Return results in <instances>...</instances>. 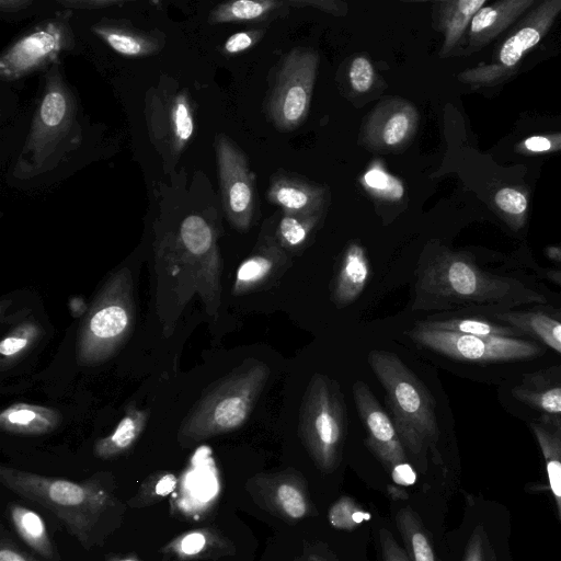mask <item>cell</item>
<instances>
[{
	"label": "cell",
	"instance_id": "1",
	"mask_svg": "<svg viewBox=\"0 0 561 561\" xmlns=\"http://www.w3.org/2000/svg\"><path fill=\"white\" fill-rule=\"evenodd\" d=\"M412 310H447L480 307L508 311L546 298L519 280L480 270L471 259L442 250L421 257L416 268Z\"/></svg>",
	"mask_w": 561,
	"mask_h": 561
},
{
	"label": "cell",
	"instance_id": "2",
	"mask_svg": "<svg viewBox=\"0 0 561 561\" xmlns=\"http://www.w3.org/2000/svg\"><path fill=\"white\" fill-rule=\"evenodd\" d=\"M215 225L202 214L183 218L156 247V262L175 278L176 318L190 298L198 293L206 311L216 318L221 296V257Z\"/></svg>",
	"mask_w": 561,
	"mask_h": 561
},
{
	"label": "cell",
	"instance_id": "3",
	"mask_svg": "<svg viewBox=\"0 0 561 561\" xmlns=\"http://www.w3.org/2000/svg\"><path fill=\"white\" fill-rule=\"evenodd\" d=\"M0 482L54 514L85 550L95 545L98 527L118 505L108 484L96 476L77 482L1 466Z\"/></svg>",
	"mask_w": 561,
	"mask_h": 561
},
{
	"label": "cell",
	"instance_id": "4",
	"mask_svg": "<svg viewBox=\"0 0 561 561\" xmlns=\"http://www.w3.org/2000/svg\"><path fill=\"white\" fill-rule=\"evenodd\" d=\"M82 142L76 95L66 81L61 64L50 66L37 101L31 127L13 169L27 180L55 169Z\"/></svg>",
	"mask_w": 561,
	"mask_h": 561
},
{
	"label": "cell",
	"instance_id": "5",
	"mask_svg": "<svg viewBox=\"0 0 561 561\" xmlns=\"http://www.w3.org/2000/svg\"><path fill=\"white\" fill-rule=\"evenodd\" d=\"M367 362L385 389L386 402L404 448L424 472L427 454H437L439 437L430 390L393 352L371 350Z\"/></svg>",
	"mask_w": 561,
	"mask_h": 561
},
{
	"label": "cell",
	"instance_id": "6",
	"mask_svg": "<svg viewBox=\"0 0 561 561\" xmlns=\"http://www.w3.org/2000/svg\"><path fill=\"white\" fill-rule=\"evenodd\" d=\"M270 375L265 362L244 359L195 404L179 430L180 444L188 447L240 428L252 413Z\"/></svg>",
	"mask_w": 561,
	"mask_h": 561
},
{
	"label": "cell",
	"instance_id": "7",
	"mask_svg": "<svg viewBox=\"0 0 561 561\" xmlns=\"http://www.w3.org/2000/svg\"><path fill=\"white\" fill-rule=\"evenodd\" d=\"M135 311L131 274L124 267L105 280L89 307L78 331V363L96 366L113 357L133 332Z\"/></svg>",
	"mask_w": 561,
	"mask_h": 561
},
{
	"label": "cell",
	"instance_id": "8",
	"mask_svg": "<svg viewBox=\"0 0 561 561\" xmlns=\"http://www.w3.org/2000/svg\"><path fill=\"white\" fill-rule=\"evenodd\" d=\"M298 435L317 468L334 471L341 463L347 435V412L336 380L316 373L302 396Z\"/></svg>",
	"mask_w": 561,
	"mask_h": 561
},
{
	"label": "cell",
	"instance_id": "9",
	"mask_svg": "<svg viewBox=\"0 0 561 561\" xmlns=\"http://www.w3.org/2000/svg\"><path fill=\"white\" fill-rule=\"evenodd\" d=\"M72 15V10H58L10 43L0 56V78L16 81L60 62L76 44Z\"/></svg>",
	"mask_w": 561,
	"mask_h": 561
},
{
	"label": "cell",
	"instance_id": "10",
	"mask_svg": "<svg viewBox=\"0 0 561 561\" xmlns=\"http://www.w3.org/2000/svg\"><path fill=\"white\" fill-rule=\"evenodd\" d=\"M415 343L447 357L466 362L525 359L540 353L539 345L514 336H479L437 330L415 323L409 332Z\"/></svg>",
	"mask_w": 561,
	"mask_h": 561
},
{
	"label": "cell",
	"instance_id": "11",
	"mask_svg": "<svg viewBox=\"0 0 561 561\" xmlns=\"http://www.w3.org/2000/svg\"><path fill=\"white\" fill-rule=\"evenodd\" d=\"M318 65L310 48H295L285 57L270 100V115L280 130H293L306 119Z\"/></svg>",
	"mask_w": 561,
	"mask_h": 561
},
{
	"label": "cell",
	"instance_id": "12",
	"mask_svg": "<svg viewBox=\"0 0 561 561\" xmlns=\"http://www.w3.org/2000/svg\"><path fill=\"white\" fill-rule=\"evenodd\" d=\"M215 152L222 207L238 231L250 229L255 211V176L247 156L225 134L215 138Z\"/></svg>",
	"mask_w": 561,
	"mask_h": 561
},
{
	"label": "cell",
	"instance_id": "13",
	"mask_svg": "<svg viewBox=\"0 0 561 561\" xmlns=\"http://www.w3.org/2000/svg\"><path fill=\"white\" fill-rule=\"evenodd\" d=\"M245 489L256 505L285 522H299L316 513L305 477L293 468L257 473L247 480Z\"/></svg>",
	"mask_w": 561,
	"mask_h": 561
},
{
	"label": "cell",
	"instance_id": "14",
	"mask_svg": "<svg viewBox=\"0 0 561 561\" xmlns=\"http://www.w3.org/2000/svg\"><path fill=\"white\" fill-rule=\"evenodd\" d=\"M146 119L151 141L173 157L186 148L195 133L194 105L186 90L148 98Z\"/></svg>",
	"mask_w": 561,
	"mask_h": 561
},
{
	"label": "cell",
	"instance_id": "15",
	"mask_svg": "<svg viewBox=\"0 0 561 561\" xmlns=\"http://www.w3.org/2000/svg\"><path fill=\"white\" fill-rule=\"evenodd\" d=\"M352 391L359 417L368 434L365 444L370 451L390 471L407 463L405 448L393 421L381 408L368 385L363 380H356Z\"/></svg>",
	"mask_w": 561,
	"mask_h": 561
},
{
	"label": "cell",
	"instance_id": "16",
	"mask_svg": "<svg viewBox=\"0 0 561 561\" xmlns=\"http://www.w3.org/2000/svg\"><path fill=\"white\" fill-rule=\"evenodd\" d=\"M419 126V112L411 102L389 99L379 103L368 116L363 140L379 152H398L411 141Z\"/></svg>",
	"mask_w": 561,
	"mask_h": 561
},
{
	"label": "cell",
	"instance_id": "17",
	"mask_svg": "<svg viewBox=\"0 0 561 561\" xmlns=\"http://www.w3.org/2000/svg\"><path fill=\"white\" fill-rule=\"evenodd\" d=\"M291 265V254L277 242L275 236L262 233L251 254L236 272L234 296H243L275 284Z\"/></svg>",
	"mask_w": 561,
	"mask_h": 561
},
{
	"label": "cell",
	"instance_id": "18",
	"mask_svg": "<svg viewBox=\"0 0 561 561\" xmlns=\"http://www.w3.org/2000/svg\"><path fill=\"white\" fill-rule=\"evenodd\" d=\"M164 561L218 560L236 553L233 542L214 527H202L184 531L161 549Z\"/></svg>",
	"mask_w": 561,
	"mask_h": 561
},
{
	"label": "cell",
	"instance_id": "19",
	"mask_svg": "<svg viewBox=\"0 0 561 561\" xmlns=\"http://www.w3.org/2000/svg\"><path fill=\"white\" fill-rule=\"evenodd\" d=\"M91 31L117 54L125 57H147L158 54L164 46V34L141 31L126 21L101 20Z\"/></svg>",
	"mask_w": 561,
	"mask_h": 561
},
{
	"label": "cell",
	"instance_id": "20",
	"mask_svg": "<svg viewBox=\"0 0 561 561\" xmlns=\"http://www.w3.org/2000/svg\"><path fill=\"white\" fill-rule=\"evenodd\" d=\"M270 203L283 213L313 216L322 215L327 192L322 186L289 175H275L266 191Z\"/></svg>",
	"mask_w": 561,
	"mask_h": 561
},
{
	"label": "cell",
	"instance_id": "21",
	"mask_svg": "<svg viewBox=\"0 0 561 561\" xmlns=\"http://www.w3.org/2000/svg\"><path fill=\"white\" fill-rule=\"evenodd\" d=\"M371 274L366 249L357 241L345 248L331 284V301L336 308L353 304L364 291Z\"/></svg>",
	"mask_w": 561,
	"mask_h": 561
},
{
	"label": "cell",
	"instance_id": "22",
	"mask_svg": "<svg viewBox=\"0 0 561 561\" xmlns=\"http://www.w3.org/2000/svg\"><path fill=\"white\" fill-rule=\"evenodd\" d=\"M530 428L542 453L549 486L561 519V416L546 413L531 422Z\"/></svg>",
	"mask_w": 561,
	"mask_h": 561
},
{
	"label": "cell",
	"instance_id": "23",
	"mask_svg": "<svg viewBox=\"0 0 561 561\" xmlns=\"http://www.w3.org/2000/svg\"><path fill=\"white\" fill-rule=\"evenodd\" d=\"M61 420V414L55 409L20 402L0 413V427L11 434L36 436L53 432Z\"/></svg>",
	"mask_w": 561,
	"mask_h": 561
},
{
	"label": "cell",
	"instance_id": "24",
	"mask_svg": "<svg viewBox=\"0 0 561 561\" xmlns=\"http://www.w3.org/2000/svg\"><path fill=\"white\" fill-rule=\"evenodd\" d=\"M288 0H236L217 4L208 14V23L263 22L285 14Z\"/></svg>",
	"mask_w": 561,
	"mask_h": 561
},
{
	"label": "cell",
	"instance_id": "25",
	"mask_svg": "<svg viewBox=\"0 0 561 561\" xmlns=\"http://www.w3.org/2000/svg\"><path fill=\"white\" fill-rule=\"evenodd\" d=\"M148 419L147 410L128 407L115 430L94 443L93 455L100 459H112L126 453L142 434Z\"/></svg>",
	"mask_w": 561,
	"mask_h": 561
},
{
	"label": "cell",
	"instance_id": "26",
	"mask_svg": "<svg viewBox=\"0 0 561 561\" xmlns=\"http://www.w3.org/2000/svg\"><path fill=\"white\" fill-rule=\"evenodd\" d=\"M7 513L14 530L28 547L48 560L55 559V549L46 524L35 511L18 503H10Z\"/></svg>",
	"mask_w": 561,
	"mask_h": 561
},
{
	"label": "cell",
	"instance_id": "27",
	"mask_svg": "<svg viewBox=\"0 0 561 561\" xmlns=\"http://www.w3.org/2000/svg\"><path fill=\"white\" fill-rule=\"evenodd\" d=\"M394 522L410 561H439L427 530L411 506L400 508Z\"/></svg>",
	"mask_w": 561,
	"mask_h": 561
},
{
	"label": "cell",
	"instance_id": "28",
	"mask_svg": "<svg viewBox=\"0 0 561 561\" xmlns=\"http://www.w3.org/2000/svg\"><path fill=\"white\" fill-rule=\"evenodd\" d=\"M495 319L507 322L520 332L539 337L561 353V321L543 312L499 311Z\"/></svg>",
	"mask_w": 561,
	"mask_h": 561
},
{
	"label": "cell",
	"instance_id": "29",
	"mask_svg": "<svg viewBox=\"0 0 561 561\" xmlns=\"http://www.w3.org/2000/svg\"><path fill=\"white\" fill-rule=\"evenodd\" d=\"M531 3V1H513L481 8L470 22L471 42L485 43L486 39L502 31L516 14Z\"/></svg>",
	"mask_w": 561,
	"mask_h": 561
},
{
	"label": "cell",
	"instance_id": "30",
	"mask_svg": "<svg viewBox=\"0 0 561 561\" xmlns=\"http://www.w3.org/2000/svg\"><path fill=\"white\" fill-rule=\"evenodd\" d=\"M485 0H458L443 2L440 25L445 35L442 53H448L459 41L474 14L483 8Z\"/></svg>",
	"mask_w": 561,
	"mask_h": 561
},
{
	"label": "cell",
	"instance_id": "31",
	"mask_svg": "<svg viewBox=\"0 0 561 561\" xmlns=\"http://www.w3.org/2000/svg\"><path fill=\"white\" fill-rule=\"evenodd\" d=\"M364 191L373 198L385 203H399L405 196L403 182L391 174L380 160L369 163L359 178Z\"/></svg>",
	"mask_w": 561,
	"mask_h": 561
},
{
	"label": "cell",
	"instance_id": "32",
	"mask_svg": "<svg viewBox=\"0 0 561 561\" xmlns=\"http://www.w3.org/2000/svg\"><path fill=\"white\" fill-rule=\"evenodd\" d=\"M321 216H301L283 213L274 234L277 242L291 255L302 251L310 242Z\"/></svg>",
	"mask_w": 561,
	"mask_h": 561
},
{
	"label": "cell",
	"instance_id": "33",
	"mask_svg": "<svg viewBox=\"0 0 561 561\" xmlns=\"http://www.w3.org/2000/svg\"><path fill=\"white\" fill-rule=\"evenodd\" d=\"M419 324L437 330H447L465 334L488 336H514L522 332L512 325H499L491 321L478 318H448L419 321Z\"/></svg>",
	"mask_w": 561,
	"mask_h": 561
},
{
	"label": "cell",
	"instance_id": "34",
	"mask_svg": "<svg viewBox=\"0 0 561 561\" xmlns=\"http://www.w3.org/2000/svg\"><path fill=\"white\" fill-rule=\"evenodd\" d=\"M178 477L170 471H156L149 474L134 496L127 501L133 508H145L168 497L178 485Z\"/></svg>",
	"mask_w": 561,
	"mask_h": 561
},
{
	"label": "cell",
	"instance_id": "35",
	"mask_svg": "<svg viewBox=\"0 0 561 561\" xmlns=\"http://www.w3.org/2000/svg\"><path fill=\"white\" fill-rule=\"evenodd\" d=\"M42 335V328L35 321H24L10 331L0 342L1 369L15 362Z\"/></svg>",
	"mask_w": 561,
	"mask_h": 561
},
{
	"label": "cell",
	"instance_id": "36",
	"mask_svg": "<svg viewBox=\"0 0 561 561\" xmlns=\"http://www.w3.org/2000/svg\"><path fill=\"white\" fill-rule=\"evenodd\" d=\"M543 27L527 25L517 31L513 36L505 41L500 50L501 64L506 67L516 65L524 53L538 44Z\"/></svg>",
	"mask_w": 561,
	"mask_h": 561
},
{
	"label": "cell",
	"instance_id": "37",
	"mask_svg": "<svg viewBox=\"0 0 561 561\" xmlns=\"http://www.w3.org/2000/svg\"><path fill=\"white\" fill-rule=\"evenodd\" d=\"M367 518H369V514L364 512L350 496L340 497L328 512L330 525L341 530H352Z\"/></svg>",
	"mask_w": 561,
	"mask_h": 561
},
{
	"label": "cell",
	"instance_id": "38",
	"mask_svg": "<svg viewBox=\"0 0 561 561\" xmlns=\"http://www.w3.org/2000/svg\"><path fill=\"white\" fill-rule=\"evenodd\" d=\"M348 83L356 94L369 92L376 81V71L371 61L364 55L355 56L348 66Z\"/></svg>",
	"mask_w": 561,
	"mask_h": 561
},
{
	"label": "cell",
	"instance_id": "39",
	"mask_svg": "<svg viewBox=\"0 0 561 561\" xmlns=\"http://www.w3.org/2000/svg\"><path fill=\"white\" fill-rule=\"evenodd\" d=\"M515 396L548 414L561 416V387H552L539 391L519 388L515 390Z\"/></svg>",
	"mask_w": 561,
	"mask_h": 561
},
{
	"label": "cell",
	"instance_id": "40",
	"mask_svg": "<svg viewBox=\"0 0 561 561\" xmlns=\"http://www.w3.org/2000/svg\"><path fill=\"white\" fill-rule=\"evenodd\" d=\"M461 561H495L494 552L482 527L471 534Z\"/></svg>",
	"mask_w": 561,
	"mask_h": 561
},
{
	"label": "cell",
	"instance_id": "41",
	"mask_svg": "<svg viewBox=\"0 0 561 561\" xmlns=\"http://www.w3.org/2000/svg\"><path fill=\"white\" fill-rule=\"evenodd\" d=\"M263 30H248L231 34L222 45V54L233 56L252 48L263 37Z\"/></svg>",
	"mask_w": 561,
	"mask_h": 561
},
{
	"label": "cell",
	"instance_id": "42",
	"mask_svg": "<svg viewBox=\"0 0 561 561\" xmlns=\"http://www.w3.org/2000/svg\"><path fill=\"white\" fill-rule=\"evenodd\" d=\"M497 207L512 215H520L527 208V199L523 193L514 188L504 187L495 194Z\"/></svg>",
	"mask_w": 561,
	"mask_h": 561
},
{
	"label": "cell",
	"instance_id": "43",
	"mask_svg": "<svg viewBox=\"0 0 561 561\" xmlns=\"http://www.w3.org/2000/svg\"><path fill=\"white\" fill-rule=\"evenodd\" d=\"M378 534L382 561H410L404 549L388 529L380 528Z\"/></svg>",
	"mask_w": 561,
	"mask_h": 561
},
{
	"label": "cell",
	"instance_id": "44",
	"mask_svg": "<svg viewBox=\"0 0 561 561\" xmlns=\"http://www.w3.org/2000/svg\"><path fill=\"white\" fill-rule=\"evenodd\" d=\"M289 7H313L323 12L333 14V15H345L347 12V4L342 1L334 0H288Z\"/></svg>",
	"mask_w": 561,
	"mask_h": 561
},
{
	"label": "cell",
	"instance_id": "45",
	"mask_svg": "<svg viewBox=\"0 0 561 561\" xmlns=\"http://www.w3.org/2000/svg\"><path fill=\"white\" fill-rule=\"evenodd\" d=\"M58 3L66 10H101L123 5L122 0H59Z\"/></svg>",
	"mask_w": 561,
	"mask_h": 561
},
{
	"label": "cell",
	"instance_id": "46",
	"mask_svg": "<svg viewBox=\"0 0 561 561\" xmlns=\"http://www.w3.org/2000/svg\"><path fill=\"white\" fill-rule=\"evenodd\" d=\"M0 561H39L20 549L10 538L5 535L1 536L0 540Z\"/></svg>",
	"mask_w": 561,
	"mask_h": 561
},
{
	"label": "cell",
	"instance_id": "47",
	"mask_svg": "<svg viewBox=\"0 0 561 561\" xmlns=\"http://www.w3.org/2000/svg\"><path fill=\"white\" fill-rule=\"evenodd\" d=\"M391 477L396 483L404 485L412 484L416 479L415 472L409 462L396 467L391 471Z\"/></svg>",
	"mask_w": 561,
	"mask_h": 561
},
{
	"label": "cell",
	"instance_id": "48",
	"mask_svg": "<svg viewBox=\"0 0 561 561\" xmlns=\"http://www.w3.org/2000/svg\"><path fill=\"white\" fill-rule=\"evenodd\" d=\"M525 147L535 152L548 151L551 148V142L548 138L542 136L529 137L525 140Z\"/></svg>",
	"mask_w": 561,
	"mask_h": 561
},
{
	"label": "cell",
	"instance_id": "49",
	"mask_svg": "<svg viewBox=\"0 0 561 561\" xmlns=\"http://www.w3.org/2000/svg\"><path fill=\"white\" fill-rule=\"evenodd\" d=\"M33 4L32 0H1L0 10L2 12L14 13L27 9Z\"/></svg>",
	"mask_w": 561,
	"mask_h": 561
},
{
	"label": "cell",
	"instance_id": "50",
	"mask_svg": "<svg viewBox=\"0 0 561 561\" xmlns=\"http://www.w3.org/2000/svg\"><path fill=\"white\" fill-rule=\"evenodd\" d=\"M70 313L75 318L82 317L87 314L89 307L85 302V300L81 296H73L69 299L68 302Z\"/></svg>",
	"mask_w": 561,
	"mask_h": 561
},
{
	"label": "cell",
	"instance_id": "51",
	"mask_svg": "<svg viewBox=\"0 0 561 561\" xmlns=\"http://www.w3.org/2000/svg\"><path fill=\"white\" fill-rule=\"evenodd\" d=\"M386 491L388 496L394 501H404L408 500L409 497V494L407 493L405 490L393 484H388Z\"/></svg>",
	"mask_w": 561,
	"mask_h": 561
},
{
	"label": "cell",
	"instance_id": "52",
	"mask_svg": "<svg viewBox=\"0 0 561 561\" xmlns=\"http://www.w3.org/2000/svg\"><path fill=\"white\" fill-rule=\"evenodd\" d=\"M107 561H141L134 554H127V556H115L110 558Z\"/></svg>",
	"mask_w": 561,
	"mask_h": 561
},
{
	"label": "cell",
	"instance_id": "53",
	"mask_svg": "<svg viewBox=\"0 0 561 561\" xmlns=\"http://www.w3.org/2000/svg\"><path fill=\"white\" fill-rule=\"evenodd\" d=\"M548 276L550 279H552L554 283L561 286V271L548 272Z\"/></svg>",
	"mask_w": 561,
	"mask_h": 561
},
{
	"label": "cell",
	"instance_id": "54",
	"mask_svg": "<svg viewBox=\"0 0 561 561\" xmlns=\"http://www.w3.org/2000/svg\"><path fill=\"white\" fill-rule=\"evenodd\" d=\"M306 561H325L322 557L316 553H309L306 558Z\"/></svg>",
	"mask_w": 561,
	"mask_h": 561
},
{
	"label": "cell",
	"instance_id": "55",
	"mask_svg": "<svg viewBox=\"0 0 561 561\" xmlns=\"http://www.w3.org/2000/svg\"><path fill=\"white\" fill-rule=\"evenodd\" d=\"M551 317L561 321V308L552 310Z\"/></svg>",
	"mask_w": 561,
	"mask_h": 561
}]
</instances>
